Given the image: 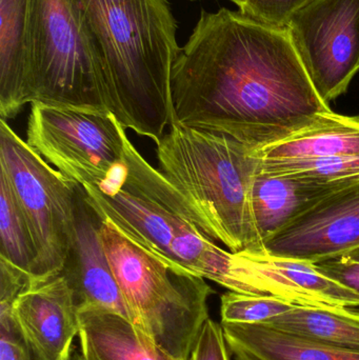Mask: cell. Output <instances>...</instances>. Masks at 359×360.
Segmentation results:
<instances>
[{
	"mask_svg": "<svg viewBox=\"0 0 359 360\" xmlns=\"http://www.w3.org/2000/svg\"><path fill=\"white\" fill-rule=\"evenodd\" d=\"M312 264L318 272L359 295V247Z\"/></svg>",
	"mask_w": 359,
	"mask_h": 360,
	"instance_id": "603a6c76",
	"label": "cell"
},
{
	"mask_svg": "<svg viewBox=\"0 0 359 360\" xmlns=\"http://www.w3.org/2000/svg\"><path fill=\"white\" fill-rule=\"evenodd\" d=\"M0 257L33 276L35 245L27 218L6 175L0 171ZM34 278V276H33ZM35 279V278H34Z\"/></svg>",
	"mask_w": 359,
	"mask_h": 360,
	"instance_id": "ffe728a7",
	"label": "cell"
},
{
	"mask_svg": "<svg viewBox=\"0 0 359 360\" xmlns=\"http://www.w3.org/2000/svg\"><path fill=\"white\" fill-rule=\"evenodd\" d=\"M261 165L359 156V116L337 114L328 122L259 149Z\"/></svg>",
	"mask_w": 359,
	"mask_h": 360,
	"instance_id": "ac0fdd59",
	"label": "cell"
},
{
	"mask_svg": "<svg viewBox=\"0 0 359 360\" xmlns=\"http://www.w3.org/2000/svg\"><path fill=\"white\" fill-rule=\"evenodd\" d=\"M32 103L112 113L107 69L80 0H27Z\"/></svg>",
	"mask_w": 359,
	"mask_h": 360,
	"instance_id": "8992f818",
	"label": "cell"
},
{
	"mask_svg": "<svg viewBox=\"0 0 359 360\" xmlns=\"http://www.w3.org/2000/svg\"><path fill=\"white\" fill-rule=\"evenodd\" d=\"M263 247L272 257L308 262L359 247V181L322 199Z\"/></svg>",
	"mask_w": 359,
	"mask_h": 360,
	"instance_id": "30bf717a",
	"label": "cell"
},
{
	"mask_svg": "<svg viewBox=\"0 0 359 360\" xmlns=\"http://www.w3.org/2000/svg\"><path fill=\"white\" fill-rule=\"evenodd\" d=\"M351 309L296 306L261 325L309 342L359 352V312Z\"/></svg>",
	"mask_w": 359,
	"mask_h": 360,
	"instance_id": "d6986e66",
	"label": "cell"
},
{
	"mask_svg": "<svg viewBox=\"0 0 359 360\" xmlns=\"http://www.w3.org/2000/svg\"><path fill=\"white\" fill-rule=\"evenodd\" d=\"M84 198L103 219L154 255L232 292L251 294L253 264L244 253L223 250L198 228L176 188L147 160L126 184L110 193L84 186Z\"/></svg>",
	"mask_w": 359,
	"mask_h": 360,
	"instance_id": "277c9868",
	"label": "cell"
},
{
	"mask_svg": "<svg viewBox=\"0 0 359 360\" xmlns=\"http://www.w3.org/2000/svg\"><path fill=\"white\" fill-rule=\"evenodd\" d=\"M100 238L133 323L171 356L190 360L210 319L212 288L143 249L103 218Z\"/></svg>",
	"mask_w": 359,
	"mask_h": 360,
	"instance_id": "5b68a950",
	"label": "cell"
},
{
	"mask_svg": "<svg viewBox=\"0 0 359 360\" xmlns=\"http://www.w3.org/2000/svg\"><path fill=\"white\" fill-rule=\"evenodd\" d=\"M189 1H197V0H189ZM229 1L232 2V0H229Z\"/></svg>",
	"mask_w": 359,
	"mask_h": 360,
	"instance_id": "4316f807",
	"label": "cell"
},
{
	"mask_svg": "<svg viewBox=\"0 0 359 360\" xmlns=\"http://www.w3.org/2000/svg\"><path fill=\"white\" fill-rule=\"evenodd\" d=\"M0 360H40L19 333L12 317L0 319Z\"/></svg>",
	"mask_w": 359,
	"mask_h": 360,
	"instance_id": "d4e9b609",
	"label": "cell"
},
{
	"mask_svg": "<svg viewBox=\"0 0 359 360\" xmlns=\"http://www.w3.org/2000/svg\"><path fill=\"white\" fill-rule=\"evenodd\" d=\"M27 0H0V115L14 118L32 103L27 48Z\"/></svg>",
	"mask_w": 359,
	"mask_h": 360,
	"instance_id": "2e32d148",
	"label": "cell"
},
{
	"mask_svg": "<svg viewBox=\"0 0 359 360\" xmlns=\"http://www.w3.org/2000/svg\"><path fill=\"white\" fill-rule=\"evenodd\" d=\"M295 307L296 304L275 296L230 291L221 296V323L261 325Z\"/></svg>",
	"mask_w": 359,
	"mask_h": 360,
	"instance_id": "44dd1931",
	"label": "cell"
},
{
	"mask_svg": "<svg viewBox=\"0 0 359 360\" xmlns=\"http://www.w3.org/2000/svg\"><path fill=\"white\" fill-rule=\"evenodd\" d=\"M309 0H232L244 16L267 27H286L292 15Z\"/></svg>",
	"mask_w": 359,
	"mask_h": 360,
	"instance_id": "7402d4cb",
	"label": "cell"
},
{
	"mask_svg": "<svg viewBox=\"0 0 359 360\" xmlns=\"http://www.w3.org/2000/svg\"><path fill=\"white\" fill-rule=\"evenodd\" d=\"M70 360H84V357H82L81 352H78L74 349L73 353H72V356Z\"/></svg>",
	"mask_w": 359,
	"mask_h": 360,
	"instance_id": "484cf974",
	"label": "cell"
},
{
	"mask_svg": "<svg viewBox=\"0 0 359 360\" xmlns=\"http://www.w3.org/2000/svg\"><path fill=\"white\" fill-rule=\"evenodd\" d=\"M156 156L160 172L187 201L204 234L233 253L265 254L252 211L259 149L173 122L156 143Z\"/></svg>",
	"mask_w": 359,
	"mask_h": 360,
	"instance_id": "3957f363",
	"label": "cell"
},
{
	"mask_svg": "<svg viewBox=\"0 0 359 360\" xmlns=\"http://www.w3.org/2000/svg\"><path fill=\"white\" fill-rule=\"evenodd\" d=\"M261 269L266 295L275 296L296 306L358 308L359 295L325 276L312 262L247 253Z\"/></svg>",
	"mask_w": 359,
	"mask_h": 360,
	"instance_id": "5bb4252c",
	"label": "cell"
},
{
	"mask_svg": "<svg viewBox=\"0 0 359 360\" xmlns=\"http://www.w3.org/2000/svg\"><path fill=\"white\" fill-rule=\"evenodd\" d=\"M174 122L261 149L334 117L286 27L202 10L171 73Z\"/></svg>",
	"mask_w": 359,
	"mask_h": 360,
	"instance_id": "6da1fadb",
	"label": "cell"
},
{
	"mask_svg": "<svg viewBox=\"0 0 359 360\" xmlns=\"http://www.w3.org/2000/svg\"><path fill=\"white\" fill-rule=\"evenodd\" d=\"M107 69L112 114L155 143L174 122L171 73L181 46L169 0H80Z\"/></svg>",
	"mask_w": 359,
	"mask_h": 360,
	"instance_id": "7a4b0ae2",
	"label": "cell"
},
{
	"mask_svg": "<svg viewBox=\"0 0 359 360\" xmlns=\"http://www.w3.org/2000/svg\"><path fill=\"white\" fill-rule=\"evenodd\" d=\"M128 141L114 114L31 103L27 143L77 186L103 190L122 177Z\"/></svg>",
	"mask_w": 359,
	"mask_h": 360,
	"instance_id": "ba28073f",
	"label": "cell"
},
{
	"mask_svg": "<svg viewBox=\"0 0 359 360\" xmlns=\"http://www.w3.org/2000/svg\"><path fill=\"white\" fill-rule=\"evenodd\" d=\"M103 218L77 186L76 235L61 274L73 290L78 309L115 313L133 323L132 315L112 272L100 238Z\"/></svg>",
	"mask_w": 359,
	"mask_h": 360,
	"instance_id": "7c38bea8",
	"label": "cell"
},
{
	"mask_svg": "<svg viewBox=\"0 0 359 360\" xmlns=\"http://www.w3.org/2000/svg\"><path fill=\"white\" fill-rule=\"evenodd\" d=\"M286 29L318 96L346 93L359 72V0H309Z\"/></svg>",
	"mask_w": 359,
	"mask_h": 360,
	"instance_id": "9c48e42d",
	"label": "cell"
},
{
	"mask_svg": "<svg viewBox=\"0 0 359 360\" xmlns=\"http://www.w3.org/2000/svg\"><path fill=\"white\" fill-rule=\"evenodd\" d=\"M15 326L40 360H70L79 334L73 290L63 274L36 281L11 308Z\"/></svg>",
	"mask_w": 359,
	"mask_h": 360,
	"instance_id": "8fae6325",
	"label": "cell"
},
{
	"mask_svg": "<svg viewBox=\"0 0 359 360\" xmlns=\"http://www.w3.org/2000/svg\"><path fill=\"white\" fill-rule=\"evenodd\" d=\"M0 171L27 218L35 245L34 278L60 274L75 240L77 184L30 147L0 120Z\"/></svg>",
	"mask_w": 359,
	"mask_h": 360,
	"instance_id": "52a82bcc",
	"label": "cell"
},
{
	"mask_svg": "<svg viewBox=\"0 0 359 360\" xmlns=\"http://www.w3.org/2000/svg\"><path fill=\"white\" fill-rule=\"evenodd\" d=\"M358 181L327 182L294 174L259 172L252 188V211L261 243L322 199ZM265 248V247H263Z\"/></svg>",
	"mask_w": 359,
	"mask_h": 360,
	"instance_id": "4fadbf2b",
	"label": "cell"
},
{
	"mask_svg": "<svg viewBox=\"0 0 359 360\" xmlns=\"http://www.w3.org/2000/svg\"><path fill=\"white\" fill-rule=\"evenodd\" d=\"M236 360H359V352L325 346L263 325L221 323Z\"/></svg>",
	"mask_w": 359,
	"mask_h": 360,
	"instance_id": "e0dca14e",
	"label": "cell"
},
{
	"mask_svg": "<svg viewBox=\"0 0 359 360\" xmlns=\"http://www.w3.org/2000/svg\"><path fill=\"white\" fill-rule=\"evenodd\" d=\"M78 317L84 360H181L164 352L145 332L115 313L80 308Z\"/></svg>",
	"mask_w": 359,
	"mask_h": 360,
	"instance_id": "9a60e30c",
	"label": "cell"
},
{
	"mask_svg": "<svg viewBox=\"0 0 359 360\" xmlns=\"http://www.w3.org/2000/svg\"><path fill=\"white\" fill-rule=\"evenodd\" d=\"M191 360H230V350L223 326L209 319L192 351Z\"/></svg>",
	"mask_w": 359,
	"mask_h": 360,
	"instance_id": "cb8c5ba5",
	"label": "cell"
}]
</instances>
